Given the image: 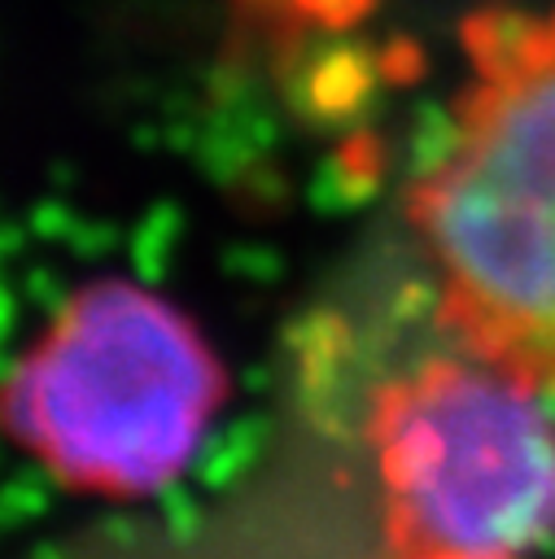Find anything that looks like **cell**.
I'll list each match as a JSON object with an SVG mask.
<instances>
[{"instance_id":"obj_1","label":"cell","mask_w":555,"mask_h":559,"mask_svg":"<svg viewBox=\"0 0 555 559\" xmlns=\"http://www.w3.org/2000/svg\"><path fill=\"white\" fill-rule=\"evenodd\" d=\"M472 83L415 183L441 323L468 358L555 389V4L463 22Z\"/></svg>"},{"instance_id":"obj_2","label":"cell","mask_w":555,"mask_h":559,"mask_svg":"<svg viewBox=\"0 0 555 559\" xmlns=\"http://www.w3.org/2000/svg\"><path fill=\"white\" fill-rule=\"evenodd\" d=\"M0 419L44 467L101 493H153L201 450L219 367L162 297L101 280L52 310L44 341L0 380Z\"/></svg>"},{"instance_id":"obj_3","label":"cell","mask_w":555,"mask_h":559,"mask_svg":"<svg viewBox=\"0 0 555 559\" xmlns=\"http://www.w3.org/2000/svg\"><path fill=\"white\" fill-rule=\"evenodd\" d=\"M376 472L398 559H516L555 537V419L481 358H433L376 393Z\"/></svg>"},{"instance_id":"obj_4","label":"cell","mask_w":555,"mask_h":559,"mask_svg":"<svg viewBox=\"0 0 555 559\" xmlns=\"http://www.w3.org/2000/svg\"><path fill=\"white\" fill-rule=\"evenodd\" d=\"M179 236H184V218L175 214V205H157L153 214H144V223H140L135 236H131L135 271H140L144 280H157V275L166 271V262H170Z\"/></svg>"},{"instance_id":"obj_5","label":"cell","mask_w":555,"mask_h":559,"mask_svg":"<svg viewBox=\"0 0 555 559\" xmlns=\"http://www.w3.org/2000/svg\"><path fill=\"white\" fill-rule=\"evenodd\" d=\"M249 459H253V428L236 424V428L205 441L201 476H205V485H227V480L240 476V467H249Z\"/></svg>"},{"instance_id":"obj_6","label":"cell","mask_w":555,"mask_h":559,"mask_svg":"<svg viewBox=\"0 0 555 559\" xmlns=\"http://www.w3.org/2000/svg\"><path fill=\"white\" fill-rule=\"evenodd\" d=\"M44 480L35 472H17L13 480L0 485V533H13L22 528L31 515L44 511Z\"/></svg>"},{"instance_id":"obj_7","label":"cell","mask_w":555,"mask_h":559,"mask_svg":"<svg viewBox=\"0 0 555 559\" xmlns=\"http://www.w3.org/2000/svg\"><path fill=\"white\" fill-rule=\"evenodd\" d=\"M13 332H17V297L13 288L0 280V380L13 371Z\"/></svg>"}]
</instances>
